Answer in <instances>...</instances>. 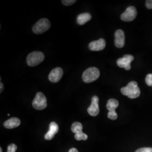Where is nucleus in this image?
<instances>
[{"label":"nucleus","instance_id":"nucleus-11","mask_svg":"<svg viewBox=\"0 0 152 152\" xmlns=\"http://www.w3.org/2000/svg\"><path fill=\"white\" fill-rule=\"evenodd\" d=\"M106 46V42L103 38H100L97 41H94L89 44V49L92 51H98L103 50Z\"/></svg>","mask_w":152,"mask_h":152},{"label":"nucleus","instance_id":"nucleus-23","mask_svg":"<svg viewBox=\"0 0 152 152\" xmlns=\"http://www.w3.org/2000/svg\"><path fill=\"white\" fill-rule=\"evenodd\" d=\"M146 6L148 9H152V0L146 1Z\"/></svg>","mask_w":152,"mask_h":152},{"label":"nucleus","instance_id":"nucleus-8","mask_svg":"<svg viewBox=\"0 0 152 152\" xmlns=\"http://www.w3.org/2000/svg\"><path fill=\"white\" fill-rule=\"evenodd\" d=\"M87 112L88 114L93 117L98 115L99 113V98L97 96H94L92 97L91 104L87 109Z\"/></svg>","mask_w":152,"mask_h":152},{"label":"nucleus","instance_id":"nucleus-16","mask_svg":"<svg viewBox=\"0 0 152 152\" xmlns=\"http://www.w3.org/2000/svg\"><path fill=\"white\" fill-rule=\"evenodd\" d=\"M82 129H83L82 125L80 122H76L73 123L71 127L72 131L75 134L82 132Z\"/></svg>","mask_w":152,"mask_h":152},{"label":"nucleus","instance_id":"nucleus-26","mask_svg":"<svg viewBox=\"0 0 152 152\" xmlns=\"http://www.w3.org/2000/svg\"><path fill=\"white\" fill-rule=\"evenodd\" d=\"M0 152H2V148H0Z\"/></svg>","mask_w":152,"mask_h":152},{"label":"nucleus","instance_id":"nucleus-10","mask_svg":"<svg viewBox=\"0 0 152 152\" xmlns=\"http://www.w3.org/2000/svg\"><path fill=\"white\" fill-rule=\"evenodd\" d=\"M125 42V33L121 30L118 29L115 32L114 44L117 48H122L124 46Z\"/></svg>","mask_w":152,"mask_h":152},{"label":"nucleus","instance_id":"nucleus-1","mask_svg":"<svg viewBox=\"0 0 152 152\" xmlns=\"http://www.w3.org/2000/svg\"><path fill=\"white\" fill-rule=\"evenodd\" d=\"M121 91L123 95L127 96L130 99L138 98L140 95V90L135 81L129 82L127 86L122 87L121 89Z\"/></svg>","mask_w":152,"mask_h":152},{"label":"nucleus","instance_id":"nucleus-15","mask_svg":"<svg viewBox=\"0 0 152 152\" xmlns=\"http://www.w3.org/2000/svg\"><path fill=\"white\" fill-rule=\"evenodd\" d=\"M118 105L119 103L117 100L110 99L109 100L107 104V108L108 109L109 111H115V109L118 107Z\"/></svg>","mask_w":152,"mask_h":152},{"label":"nucleus","instance_id":"nucleus-19","mask_svg":"<svg viewBox=\"0 0 152 152\" xmlns=\"http://www.w3.org/2000/svg\"><path fill=\"white\" fill-rule=\"evenodd\" d=\"M145 82L149 86H152V74H149L146 76Z\"/></svg>","mask_w":152,"mask_h":152},{"label":"nucleus","instance_id":"nucleus-14","mask_svg":"<svg viewBox=\"0 0 152 152\" xmlns=\"http://www.w3.org/2000/svg\"><path fill=\"white\" fill-rule=\"evenodd\" d=\"M91 19V15L90 13L85 12L80 14L77 16V22L80 25H83L87 22L90 21Z\"/></svg>","mask_w":152,"mask_h":152},{"label":"nucleus","instance_id":"nucleus-22","mask_svg":"<svg viewBox=\"0 0 152 152\" xmlns=\"http://www.w3.org/2000/svg\"><path fill=\"white\" fill-rule=\"evenodd\" d=\"M135 152H152V148H142L137 149Z\"/></svg>","mask_w":152,"mask_h":152},{"label":"nucleus","instance_id":"nucleus-20","mask_svg":"<svg viewBox=\"0 0 152 152\" xmlns=\"http://www.w3.org/2000/svg\"><path fill=\"white\" fill-rule=\"evenodd\" d=\"M17 149V146L14 144H11L7 147V152H15Z\"/></svg>","mask_w":152,"mask_h":152},{"label":"nucleus","instance_id":"nucleus-17","mask_svg":"<svg viewBox=\"0 0 152 152\" xmlns=\"http://www.w3.org/2000/svg\"><path fill=\"white\" fill-rule=\"evenodd\" d=\"M75 139L77 140H86L87 138H88V136L84 132H80L78 134H75Z\"/></svg>","mask_w":152,"mask_h":152},{"label":"nucleus","instance_id":"nucleus-2","mask_svg":"<svg viewBox=\"0 0 152 152\" xmlns=\"http://www.w3.org/2000/svg\"><path fill=\"white\" fill-rule=\"evenodd\" d=\"M100 76V71L97 68L90 67L85 71L82 75L83 81L90 83L96 81Z\"/></svg>","mask_w":152,"mask_h":152},{"label":"nucleus","instance_id":"nucleus-3","mask_svg":"<svg viewBox=\"0 0 152 152\" xmlns=\"http://www.w3.org/2000/svg\"><path fill=\"white\" fill-rule=\"evenodd\" d=\"M44 54L40 51H34L28 55L27 62L28 65L34 66L41 63L44 60Z\"/></svg>","mask_w":152,"mask_h":152},{"label":"nucleus","instance_id":"nucleus-4","mask_svg":"<svg viewBox=\"0 0 152 152\" xmlns=\"http://www.w3.org/2000/svg\"><path fill=\"white\" fill-rule=\"evenodd\" d=\"M50 28V22L45 18L40 19L33 27V32L37 34H42L48 31Z\"/></svg>","mask_w":152,"mask_h":152},{"label":"nucleus","instance_id":"nucleus-18","mask_svg":"<svg viewBox=\"0 0 152 152\" xmlns=\"http://www.w3.org/2000/svg\"><path fill=\"white\" fill-rule=\"evenodd\" d=\"M108 117L110 120H116L118 117L117 113L115 112V111H109L108 113Z\"/></svg>","mask_w":152,"mask_h":152},{"label":"nucleus","instance_id":"nucleus-12","mask_svg":"<svg viewBox=\"0 0 152 152\" xmlns=\"http://www.w3.org/2000/svg\"><path fill=\"white\" fill-rule=\"evenodd\" d=\"M59 131V126L55 122H52L49 125V130L45 134V138L46 140H52L56 134H57Z\"/></svg>","mask_w":152,"mask_h":152},{"label":"nucleus","instance_id":"nucleus-13","mask_svg":"<svg viewBox=\"0 0 152 152\" xmlns=\"http://www.w3.org/2000/svg\"><path fill=\"white\" fill-rule=\"evenodd\" d=\"M20 125V120L18 118L13 117L9 120H7L4 122V126L6 129H12L18 127Z\"/></svg>","mask_w":152,"mask_h":152},{"label":"nucleus","instance_id":"nucleus-24","mask_svg":"<svg viewBox=\"0 0 152 152\" xmlns=\"http://www.w3.org/2000/svg\"><path fill=\"white\" fill-rule=\"evenodd\" d=\"M78 152V150L76 149V148H71V149L69 151V152Z\"/></svg>","mask_w":152,"mask_h":152},{"label":"nucleus","instance_id":"nucleus-9","mask_svg":"<svg viewBox=\"0 0 152 152\" xmlns=\"http://www.w3.org/2000/svg\"><path fill=\"white\" fill-rule=\"evenodd\" d=\"M63 75V71L61 68H55L50 73L49 75V80L53 83H56L60 81Z\"/></svg>","mask_w":152,"mask_h":152},{"label":"nucleus","instance_id":"nucleus-21","mask_svg":"<svg viewBox=\"0 0 152 152\" xmlns=\"http://www.w3.org/2000/svg\"><path fill=\"white\" fill-rule=\"evenodd\" d=\"M62 3L66 6H70L74 4L76 2V0H63Z\"/></svg>","mask_w":152,"mask_h":152},{"label":"nucleus","instance_id":"nucleus-7","mask_svg":"<svg viewBox=\"0 0 152 152\" xmlns=\"http://www.w3.org/2000/svg\"><path fill=\"white\" fill-rule=\"evenodd\" d=\"M134 59L132 55H125L123 58L118 59L117 61V64L120 68H125L126 70H130L131 63Z\"/></svg>","mask_w":152,"mask_h":152},{"label":"nucleus","instance_id":"nucleus-25","mask_svg":"<svg viewBox=\"0 0 152 152\" xmlns=\"http://www.w3.org/2000/svg\"><path fill=\"white\" fill-rule=\"evenodd\" d=\"M0 83H1V93L4 90V86H3V83L2 82H1Z\"/></svg>","mask_w":152,"mask_h":152},{"label":"nucleus","instance_id":"nucleus-6","mask_svg":"<svg viewBox=\"0 0 152 152\" xmlns=\"http://www.w3.org/2000/svg\"><path fill=\"white\" fill-rule=\"evenodd\" d=\"M136 16L137 10L136 8L134 6H129L121 15V19L124 22H131L135 19Z\"/></svg>","mask_w":152,"mask_h":152},{"label":"nucleus","instance_id":"nucleus-5","mask_svg":"<svg viewBox=\"0 0 152 152\" xmlns=\"http://www.w3.org/2000/svg\"><path fill=\"white\" fill-rule=\"evenodd\" d=\"M33 107L37 110H42L47 107V99L43 93H37L32 103Z\"/></svg>","mask_w":152,"mask_h":152}]
</instances>
